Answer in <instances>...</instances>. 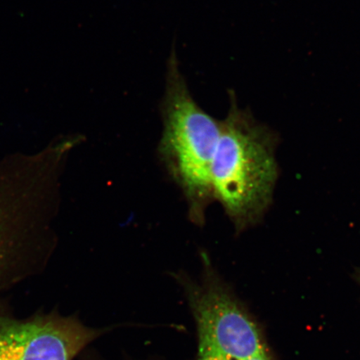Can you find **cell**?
Returning <instances> with one entry per match:
<instances>
[{
    "label": "cell",
    "instance_id": "cell-1",
    "mask_svg": "<svg viewBox=\"0 0 360 360\" xmlns=\"http://www.w3.org/2000/svg\"><path fill=\"white\" fill-rule=\"evenodd\" d=\"M77 143L67 138L36 154L0 162V289L38 274L47 263L61 169Z\"/></svg>",
    "mask_w": 360,
    "mask_h": 360
},
{
    "label": "cell",
    "instance_id": "cell-2",
    "mask_svg": "<svg viewBox=\"0 0 360 360\" xmlns=\"http://www.w3.org/2000/svg\"><path fill=\"white\" fill-rule=\"evenodd\" d=\"M231 96V109L221 121L211 180L214 200L242 232L257 224L272 202L278 179L276 139Z\"/></svg>",
    "mask_w": 360,
    "mask_h": 360
},
{
    "label": "cell",
    "instance_id": "cell-3",
    "mask_svg": "<svg viewBox=\"0 0 360 360\" xmlns=\"http://www.w3.org/2000/svg\"><path fill=\"white\" fill-rule=\"evenodd\" d=\"M167 67L159 154L186 197L190 219L201 225L205 221L207 208L214 200L211 169L221 121L214 119L193 100L174 49Z\"/></svg>",
    "mask_w": 360,
    "mask_h": 360
},
{
    "label": "cell",
    "instance_id": "cell-4",
    "mask_svg": "<svg viewBox=\"0 0 360 360\" xmlns=\"http://www.w3.org/2000/svg\"><path fill=\"white\" fill-rule=\"evenodd\" d=\"M202 256L201 281L183 273L176 276L197 323V360H274L257 321L220 278L208 256Z\"/></svg>",
    "mask_w": 360,
    "mask_h": 360
},
{
    "label": "cell",
    "instance_id": "cell-5",
    "mask_svg": "<svg viewBox=\"0 0 360 360\" xmlns=\"http://www.w3.org/2000/svg\"><path fill=\"white\" fill-rule=\"evenodd\" d=\"M101 334L74 319L0 316V360H72Z\"/></svg>",
    "mask_w": 360,
    "mask_h": 360
},
{
    "label": "cell",
    "instance_id": "cell-6",
    "mask_svg": "<svg viewBox=\"0 0 360 360\" xmlns=\"http://www.w3.org/2000/svg\"><path fill=\"white\" fill-rule=\"evenodd\" d=\"M359 281L360 283V274H359Z\"/></svg>",
    "mask_w": 360,
    "mask_h": 360
}]
</instances>
